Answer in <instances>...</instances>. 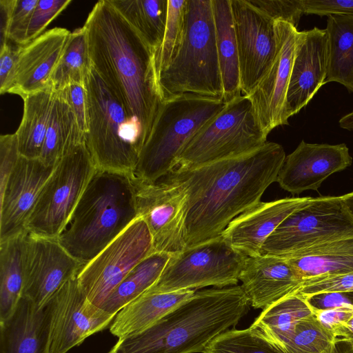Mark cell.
Masks as SVG:
<instances>
[{"instance_id": "25", "label": "cell", "mask_w": 353, "mask_h": 353, "mask_svg": "<svg viewBox=\"0 0 353 353\" xmlns=\"http://www.w3.org/2000/svg\"><path fill=\"white\" fill-rule=\"evenodd\" d=\"M285 258L306 281L353 271V236L312 246Z\"/></svg>"}, {"instance_id": "13", "label": "cell", "mask_w": 353, "mask_h": 353, "mask_svg": "<svg viewBox=\"0 0 353 353\" xmlns=\"http://www.w3.org/2000/svg\"><path fill=\"white\" fill-rule=\"evenodd\" d=\"M46 353H68L87 338L109 328L117 314L92 304L77 276L66 281L45 307Z\"/></svg>"}, {"instance_id": "18", "label": "cell", "mask_w": 353, "mask_h": 353, "mask_svg": "<svg viewBox=\"0 0 353 353\" xmlns=\"http://www.w3.org/2000/svg\"><path fill=\"white\" fill-rule=\"evenodd\" d=\"M54 167L21 155L0 192V242L27 232L28 220Z\"/></svg>"}, {"instance_id": "50", "label": "cell", "mask_w": 353, "mask_h": 353, "mask_svg": "<svg viewBox=\"0 0 353 353\" xmlns=\"http://www.w3.org/2000/svg\"><path fill=\"white\" fill-rule=\"evenodd\" d=\"M339 126L345 130H353V111L342 117L339 121Z\"/></svg>"}, {"instance_id": "39", "label": "cell", "mask_w": 353, "mask_h": 353, "mask_svg": "<svg viewBox=\"0 0 353 353\" xmlns=\"http://www.w3.org/2000/svg\"><path fill=\"white\" fill-rule=\"evenodd\" d=\"M39 0H1V41L25 46L27 31Z\"/></svg>"}, {"instance_id": "23", "label": "cell", "mask_w": 353, "mask_h": 353, "mask_svg": "<svg viewBox=\"0 0 353 353\" xmlns=\"http://www.w3.org/2000/svg\"><path fill=\"white\" fill-rule=\"evenodd\" d=\"M71 32L50 29L25 46H20L12 85L8 93L26 97L49 86L50 77L65 48Z\"/></svg>"}, {"instance_id": "16", "label": "cell", "mask_w": 353, "mask_h": 353, "mask_svg": "<svg viewBox=\"0 0 353 353\" xmlns=\"http://www.w3.org/2000/svg\"><path fill=\"white\" fill-rule=\"evenodd\" d=\"M23 297L43 309L56 292L77 276L83 265L73 258L57 239L26 232L23 243Z\"/></svg>"}, {"instance_id": "36", "label": "cell", "mask_w": 353, "mask_h": 353, "mask_svg": "<svg viewBox=\"0 0 353 353\" xmlns=\"http://www.w3.org/2000/svg\"><path fill=\"white\" fill-rule=\"evenodd\" d=\"M284 353H337L335 336L314 314L301 319L284 345Z\"/></svg>"}, {"instance_id": "10", "label": "cell", "mask_w": 353, "mask_h": 353, "mask_svg": "<svg viewBox=\"0 0 353 353\" xmlns=\"http://www.w3.org/2000/svg\"><path fill=\"white\" fill-rule=\"evenodd\" d=\"M353 236V216L341 196L312 198L288 216L265 241L261 255L287 256Z\"/></svg>"}, {"instance_id": "2", "label": "cell", "mask_w": 353, "mask_h": 353, "mask_svg": "<svg viewBox=\"0 0 353 353\" xmlns=\"http://www.w3.org/2000/svg\"><path fill=\"white\" fill-rule=\"evenodd\" d=\"M83 27L92 67L139 123L145 144L162 102L154 52L109 0L94 6Z\"/></svg>"}, {"instance_id": "46", "label": "cell", "mask_w": 353, "mask_h": 353, "mask_svg": "<svg viewBox=\"0 0 353 353\" xmlns=\"http://www.w3.org/2000/svg\"><path fill=\"white\" fill-rule=\"evenodd\" d=\"M314 312L342 307H353V291L327 292L304 298Z\"/></svg>"}, {"instance_id": "11", "label": "cell", "mask_w": 353, "mask_h": 353, "mask_svg": "<svg viewBox=\"0 0 353 353\" xmlns=\"http://www.w3.org/2000/svg\"><path fill=\"white\" fill-rule=\"evenodd\" d=\"M247 257L220 236L172 256L148 290L170 292L236 285Z\"/></svg>"}, {"instance_id": "8", "label": "cell", "mask_w": 353, "mask_h": 353, "mask_svg": "<svg viewBox=\"0 0 353 353\" xmlns=\"http://www.w3.org/2000/svg\"><path fill=\"white\" fill-rule=\"evenodd\" d=\"M267 137L250 99L239 95L227 102L223 110L188 141L174 170L194 168L248 153L264 145Z\"/></svg>"}, {"instance_id": "20", "label": "cell", "mask_w": 353, "mask_h": 353, "mask_svg": "<svg viewBox=\"0 0 353 353\" xmlns=\"http://www.w3.org/2000/svg\"><path fill=\"white\" fill-rule=\"evenodd\" d=\"M327 66L325 28L299 31L286 97L289 118L305 108L326 83Z\"/></svg>"}, {"instance_id": "7", "label": "cell", "mask_w": 353, "mask_h": 353, "mask_svg": "<svg viewBox=\"0 0 353 353\" xmlns=\"http://www.w3.org/2000/svg\"><path fill=\"white\" fill-rule=\"evenodd\" d=\"M226 103L223 100L192 94L162 101L132 176L154 183L172 172L188 141Z\"/></svg>"}, {"instance_id": "35", "label": "cell", "mask_w": 353, "mask_h": 353, "mask_svg": "<svg viewBox=\"0 0 353 353\" xmlns=\"http://www.w3.org/2000/svg\"><path fill=\"white\" fill-rule=\"evenodd\" d=\"M90 68L85 30L83 27L77 28L70 34L49 85L59 92L70 84H84Z\"/></svg>"}, {"instance_id": "41", "label": "cell", "mask_w": 353, "mask_h": 353, "mask_svg": "<svg viewBox=\"0 0 353 353\" xmlns=\"http://www.w3.org/2000/svg\"><path fill=\"white\" fill-rule=\"evenodd\" d=\"M274 21L282 20L297 28L304 14L302 0H248Z\"/></svg>"}, {"instance_id": "31", "label": "cell", "mask_w": 353, "mask_h": 353, "mask_svg": "<svg viewBox=\"0 0 353 353\" xmlns=\"http://www.w3.org/2000/svg\"><path fill=\"white\" fill-rule=\"evenodd\" d=\"M26 234L0 242V325L13 316L23 298Z\"/></svg>"}, {"instance_id": "37", "label": "cell", "mask_w": 353, "mask_h": 353, "mask_svg": "<svg viewBox=\"0 0 353 353\" xmlns=\"http://www.w3.org/2000/svg\"><path fill=\"white\" fill-rule=\"evenodd\" d=\"M187 0H168L167 21L163 43L154 54L158 77L178 53L185 36Z\"/></svg>"}, {"instance_id": "40", "label": "cell", "mask_w": 353, "mask_h": 353, "mask_svg": "<svg viewBox=\"0 0 353 353\" xmlns=\"http://www.w3.org/2000/svg\"><path fill=\"white\" fill-rule=\"evenodd\" d=\"M71 2L70 0H39L30 21L25 45L42 34L51 21Z\"/></svg>"}, {"instance_id": "42", "label": "cell", "mask_w": 353, "mask_h": 353, "mask_svg": "<svg viewBox=\"0 0 353 353\" xmlns=\"http://www.w3.org/2000/svg\"><path fill=\"white\" fill-rule=\"evenodd\" d=\"M353 291V271L346 274L304 281L294 294L303 298L327 292Z\"/></svg>"}, {"instance_id": "51", "label": "cell", "mask_w": 353, "mask_h": 353, "mask_svg": "<svg viewBox=\"0 0 353 353\" xmlns=\"http://www.w3.org/2000/svg\"><path fill=\"white\" fill-rule=\"evenodd\" d=\"M341 197L349 212L353 216V192L342 195Z\"/></svg>"}, {"instance_id": "29", "label": "cell", "mask_w": 353, "mask_h": 353, "mask_svg": "<svg viewBox=\"0 0 353 353\" xmlns=\"http://www.w3.org/2000/svg\"><path fill=\"white\" fill-rule=\"evenodd\" d=\"M313 314L304 298L292 294L263 310L250 327L283 352L298 322Z\"/></svg>"}, {"instance_id": "17", "label": "cell", "mask_w": 353, "mask_h": 353, "mask_svg": "<svg viewBox=\"0 0 353 353\" xmlns=\"http://www.w3.org/2000/svg\"><path fill=\"white\" fill-rule=\"evenodd\" d=\"M277 50L266 73L248 95L256 118L268 136L276 127L288 124L287 92L299 30L292 24L274 21Z\"/></svg>"}, {"instance_id": "43", "label": "cell", "mask_w": 353, "mask_h": 353, "mask_svg": "<svg viewBox=\"0 0 353 353\" xmlns=\"http://www.w3.org/2000/svg\"><path fill=\"white\" fill-rule=\"evenodd\" d=\"M20 157L15 134L1 135L0 137V192L3 190Z\"/></svg>"}, {"instance_id": "3", "label": "cell", "mask_w": 353, "mask_h": 353, "mask_svg": "<svg viewBox=\"0 0 353 353\" xmlns=\"http://www.w3.org/2000/svg\"><path fill=\"white\" fill-rule=\"evenodd\" d=\"M249 305L241 285L196 291L150 327L118 339L108 353H203Z\"/></svg>"}, {"instance_id": "5", "label": "cell", "mask_w": 353, "mask_h": 353, "mask_svg": "<svg viewBox=\"0 0 353 353\" xmlns=\"http://www.w3.org/2000/svg\"><path fill=\"white\" fill-rule=\"evenodd\" d=\"M157 81L162 101L185 94L223 100L212 0H187L183 44Z\"/></svg>"}, {"instance_id": "44", "label": "cell", "mask_w": 353, "mask_h": 353, "mask_svg": "<svg viewBox=\"0 0 353 353\" xmlns=\"http://www.w3.org/2000/svg\"><path fill=\"white\" fill-rule=\"evenodd\" d=\"M20 46L9 41L1 42L0 48V93L8 92L12 85Z\"/></svg>"}, {"instance_id": "26", "label": "cell", "mask_w": 353, "mask_h": 353, "mask_svg": "<svg viewBox=\"0 0 353 353\" xmlns=\"http://www.w3.org/2000/svg\"><path fill=\"white\" fill-rule=\"evenodd\" d=\"M1 327V353H46L45 308L22 298L13 316Z\"/></svg>"}, {"instance_id": "27", "label": "cell", "mask_w": 353, "mask_h": 353, "mask_svg": "<svg viewBox=\"0 0 353 353\" xmlns=\"http://www.w3.org/2000/svg\"><path fill=\"white\" fill-rule=\"evenodd\" d=\"M223 101L241 95L237 44L230 0H212Z\"/></svg>"}, {"instance_id": "32", "label": "cell", "mask_w": 353, "mask_h": 353, "mask_svg": "<svg viewBox=\"0 0 353 353\" xmlns=\"http://www.w3.org/2000/svg\"><path fill=\"white\" fill-rule=\"evenodd\" d=\"M328 66L326 83L336 82L353 92V17L327 16Z\"/></svg>"}, {"instance_id": "1", "label": "cell", "mask_w": 353, "mask_h": 353, "mask_svg": "<svg viewBox=\"0 0 353 353\" xmlns=\"http://www.w3.org/2000/svg\"><path fill=\"white\" fill-rule=\"evenodd\" d=\"M285 157L282 145L267 141L244 154L168 174L187 194L185 248L221 236L234 219L259 203Z\"/></svg>"}, {"instance_id": "24", "label": "cell", "mask_w": 353, "mask_h": 353, "mask_svg": "<svg viewBox=\"0 0 353 353\" xmlns=\"http://www.w3.org/2000/svg\"><path fill=\"white\" fill-rule=\"evenodd\" d=\"M195 292L146 290L117 314L109 327L110 332L118 339L140 333L192 297Z\"/></svg>"}, {"instance_id": "19", "label": "cell", "mask_w": 353, "mask_h": 353, "mask_svg": "<svg viewBox=\"0 0 353 353\" xmlns=\"http://www.w3.org/2000/svg\"><path fill=\"white\" fill-rule=\"evenodd\" d=\"M352 157L345 143H308L302 140L285 157L276 182L292 194L318 190L331 174L350 166Z\"/></svg>"}, {"instance_id": "33", "label": "cell", "mask_w": 353, "mask_h": 353, "mask_svg": "<svg viewBox=\"0 0 353 353\" xmlns=\"http://www.w3.org/2000/svg\"><path fill=\"white\" fill-rule=\"evenodd\" d=\"M155 52L165 34L168 0H109Z\"/></svg>"}, {"instance_id": "22", "label": "cell", "mask_w": 353, "mask_h": 353, "mask_svg": "<svg viewBox=\"0 0 353 353\" xmlns=\"http://www.w3.org/2000/svg\"><path fill=\"white\" fill-rule=\"evenodd\" d=\"M250 305L263 310L294 294L303 281L282 256H248L239 275Z\"/></svg>"}, {"instance_id": "47", "label": "cell", "mask_w": 353, "mask_h": 353, "mask_svg": "<svg viewBox=\"0 0 353 353\" xmlns=\"http://www.w3.org/2000/svg\"><path fill=\"white\" fill-rule=\"evenodd\" d=\"M304 14L353 17V0H302Z\"/></svg>"}, {"instance_id": "9", "label": "cell", "mask_w": 353, "mask_h": 353, "mask_svg": "<svg viewBox=\"0 0 353 353\" xmlns=\"http://www.w3.org/2000/svg\"><path fill=\"white\" fill-rule=\"evenodd\" d=\"M96 170L85 142L54 165L26 225L32 235L57 239Z\"/></svg>"}, {"instance_id": "28", "label": "cell", "mask_w": 353, "mask_h": 353, "mask_svg": "<svg viewBox=\"0 0 353 353\" xmlns=\"http://www.w3.org/2000/svg\"><path fill=\"white\" fill-rule=\"evenodd\" d=\"M85 142L75 114L66 100L56 92L39 159L54 166L68 152Z\"/></svg>"}, {"instance_id": "15", "label": "cell", "mask_w": 353, "mask_h": 353, "mask_svg": "<svg viewBox=\"0 0 353 353\" xmlns=\"http://www.w3.org/2000/svg\"><path fill=\"white\" fill-rule=\"evenodd\" d=\"M237 44L241 93L248 96L276 54L274 21L248 0H230Z\"/></svg>"}, {"instance_id": "14", "label": "cell", "mask_w": 353, "mask_h": 353, "mask_svg": "<svg viewBox=\"0 0 353 353\" xmlns=\"http://www.w3.org/2000/svg\"><path fill=\"white\" fill-rule=\"evenodd\" d=\"M133 179L138 217L149 228L154 252L172 256L183 252L188 201L183 187L170 174L154 183Z\"/></svg>"}, {"instance_id": "6", "label": "cell", "mask_w": 353, "mask_h": 353, "mask_svg": "<svg viewBox=\"0 0 353 353\" xmlns=\"http://www.w3.org/2000/svg\"><path fill=\"white\" fill-rule=\"evenodd\" d=\"M85 143L97 169L132 174L144 145L139 123L92 67L85 80Z\"/></svg>"}, {"instance_id": "30", "label": "cell", "mask_w": 353, "mask_h": 353, "mask_svg": "<svg viewBox=\"0 0 353 353\" xmlns=\"http://www.w3.org/2000/svg\"><path fill=\"white\" fill-rule=\"evenodd\" d=\"M55 92L49 85L23 99V117L14 134L19 153L26 158L40 157Z\"/></svg>"}, {"instance_id": "12", "label": "cell", "mask_w": 353, "mask_h": 353, "mask_svg": "<svg viewBox=\"0 0 353 353\" xmlns=\"http://www.w3.org/2000/svg\"><path fill=\"white\" fill-rule=\"evenodd\" d=\"M154 252L145 221L138 217L77 277L88 299L101 307L110 293L140 262Z\"/></svg>"}, {"instance_id": "4", "label": "cell", "mask_w": 353, "mask_h": 353, "mask_svg": "<svg viewBox=\"0 0 353 353\" xmlns=\"http://www.w3.org/2000/svg\"><path fill=\"white\" fill-rule=\"evenodd\" d=\"M137 218L132 174L96 168L57 239L85 266Z\"/></svg>"}, {"instance_id": "48", "label": "cell", "mask_w": 353, "mask_h": 353, "mask_svg": "<svg viewBox=\"0 0 353 353\" xmlns=\"http://www.w3.org/2000/svg\"><path fill=\"white\" fill-rule=\"evenodd\" d=\"M314 314L318 321L334 336L336 332L353 316V307L321 310Z\"/></svg>"}, {"instance_id": "38", "label": "cell", "mask_w": 353, "mask_h": 353, "mask_svg": "<svg viewBox=\"0 0 353 353\" xmlns=\"http://www.w3.org/2000/svg\"><path fill=\"white\" fill-rule=\"evenodd\" d=\"M203 353H284L250 327L231 329L216 337Z\"/></svg>"}, {"instance_id": "34", "label": "cell", "mask_w": 353, "mask_h": 353, "mask_svg": "<svg viewBox=\"0 0 353 353\" xmlns=\"http://www.w3.org/2000/svg\"><path fill=\"white\" fill-rule=\"evenodd\" d=\"M172 255L154 252L137 265L108 296L101 309L117 314L159 279Z\"/></svg>"}, {"instance_id": "21", "label": "cell", "mask_w": 353, "mask_h": 353, "mask_svg": "<svg viewBox=\"0 0 353 353\" xmlns=\"http://www.w3.org/2000/svg\"><path fill=\"white\" fill-rule=\"evenodd\" d=\"M312 197H288L269 202L260 201L234 219L221 236L234 250L247 256L261 255L270 235L292 213Z\"/></svg>"}, {"instance_id": "49", "label": "cell", "mask_w": 353, "mask_h": 353, "mask_svg": "<svg viewBox=\"0 0 353 353\" xmlns=\"http://www.w3.org/2000/svg\"><path fill=\"white\" fill-rule=\"evenodd\" d=\"M336 346L344 345V349L339 353H353V316L334 334Z\"/></svg>"}, {"instance_id": "45", "label": "cell", "mask_w": 353, "mask_h": 353, "mask_svg": "<svg viewBox=\"0 0 353 353\" xmlns=\"http://www.w3.org/2000/svg\"><path fill=\"white\" fill-rule=\"evenodd\" d=\"M57 92L68 103L81 130L85 134L88 131V113L85 84H70Z\"/></svg>"}]
</instances>
